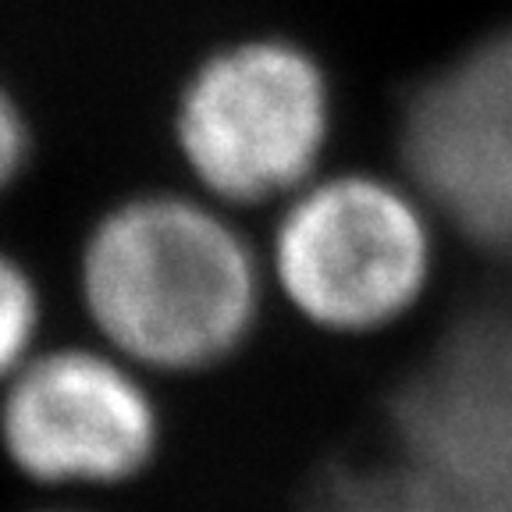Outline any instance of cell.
I'll return each mask as SVG.
<instances>
[{
  "mask_svg": "<svg viewBox=\"0 0 512 512\" xmlns=\"http://www.w3.org/2000/svg\"><path fill=\"white\" fill-rule=\"evenodd\" d=\"M93 342L157 377L228 367L271 296L264 246L196 189L128 192L93 217L75 256Z\"/></svg>",
  "mask_w": 512,
  "mask_h": 512,
  "instance_id": "obj_1",
  "label": "cell"
},
{
  "mask_svg": "<svg viewBox=\"0 0 512 512\" xmlns=\"http://www.w3.org/2000/svg\"><path fill=\"white\" fill-rule=\"evenodd\" d=\"M264 267L271 296L310 331L381 335L431 292L438 217L406 178L324 168L274 207Z\"/></svg>",
  "mask_w": 512,
  "mask_h": 512,
  "instance_id": "obj_2",
  "label": "cell"
},
{
  "mask_svg": "<svg viewBox=\"0 0 512 512\" xmlns=\"http://www.w3.org/2000/svg\"><path fill=\"white\" fill-rule=\"evenodd\" d=\"M335 86L292 36H239L182 79L171 139L189 189L217 207L274 210L328 168Z\"/></svg>",
  "mask_w": 512,
  "mask_h": 512,
  "instance_id": "obj_3",
  "label": "cell"
},
{
  "mask_svg": "<svg viewBox=\"0 0 512 512\" xmlns=\"http://www.w3.org/2000/svg\"><path fill=\"white\" fill-rule=\"evenodd\" d=\"M160 448L153 377L100 342L43 345L0 384V459L47 495L128 488Z\"/></svg>",
  "mask_w": 512,
  "mask_h": 512,
  "instance_id": "obj_4",
  "label": "cell"
},
{
  "mask_svg": "<svg viewBox=\"0 0 512 512\" xmlns=\"http://www.w3.org/2000/svg\"><path fill=\"white\" fill-rule=\"evenodd\" d=\"M402 178L466 239L512 246V29L434 68L399 118Z\"/></svg>",
  "mask_w": 512,
  "mask_h": 512,
  "instance_id": "obj_5",
  "label": "cell"
},
{
  "mask_svg": "<svg viewBox=\"0 0 512 512\" xmlns=\"http://www.w3.org/2000/svg\"><path fill=\"white\" fill-rule=\"evenodd\" d=\"M47 299L22 256L0 246V384L43 349Z\"/></svg>",
  "mask_w": 512,
  "mask_h": 512,
  "instance_id": "obj_6",
  "label": "cell"
},
{
  "mask_svg": "<svg viewBox=\"0 0 512 512\" xmlns=\"http://www.w3.org/2000/svg\"><path fill=\"white\" fill-rule=\"evenodd\" d=\"M32 164V125L18 96L0 82V203L25 178Z\"/></svg>",
  "mask_w": 512,
  "mask_h": 512,
  "instance_id": "obj_7",
  "label": "cell"
},
{
  "mask_svg": "<svg viewBox=\"0 0 512 512\" xmlns=\"http://www.w3.org/2000/svg\"><path fill=\"white\" fill-rule=\"evenodd\" d=\"M25 512H89V509L72 505V502H50V505H36V509H25Z\"/></svg>",
  "mask_w": 512,
  "mask_h": 512,
  "instance_id": "obj_8",
  "label": "cell"
}]
</instances>
